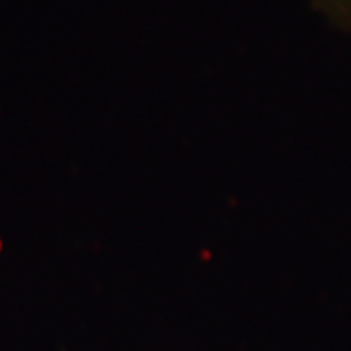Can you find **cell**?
<instances>
[{
    "mask_svg": "<svg viewBox=\"0 0 351 351\" xmlns=\"http://www.w3.org/2000/svg\"><path fill=\"white\" fill-rule=\"evenodd\" d=\"M316 12H320L332 25L351 34V0H311Z\"/></svg>",
    "mask_w": 351,
    "mask_h": 351,
    "instance_id": "1",
    "label": "cell"
}]
</instances>
